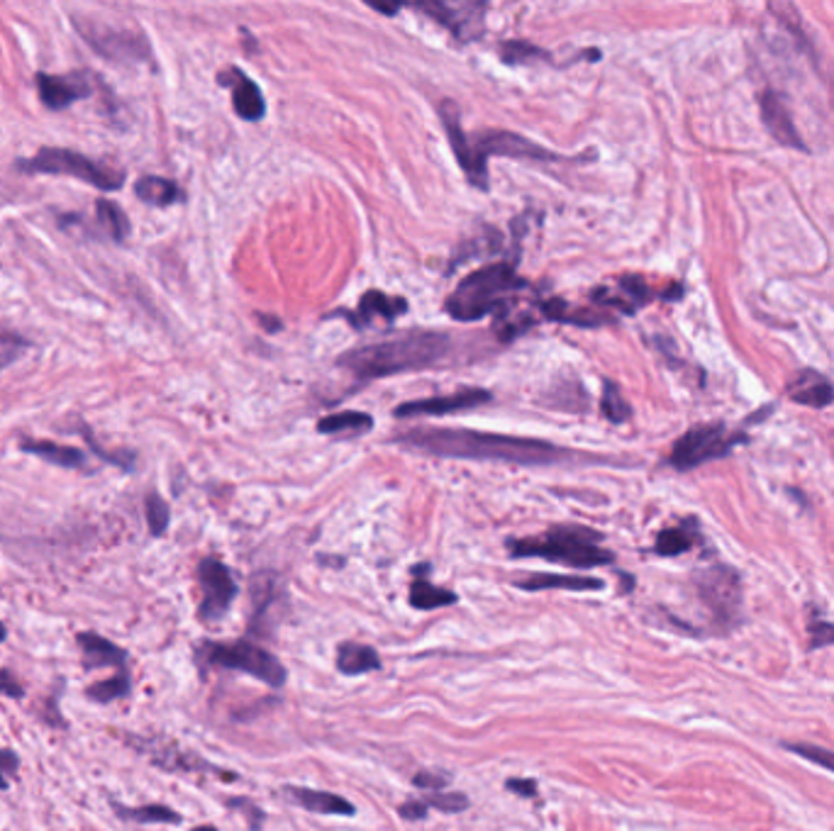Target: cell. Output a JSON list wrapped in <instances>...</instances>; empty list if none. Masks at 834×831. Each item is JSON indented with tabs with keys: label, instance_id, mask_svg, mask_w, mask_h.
Listing matches in <instances>:
<instances>
[{
	"label": "cell",
	"instance_id": "obj_43",
	"mask_svg": "<svg viewBox=\"0 0 834 831\" xmlns=\"http://www.w3.org/2000/svg\"><path fill=\"white\" fill-rule=\"evenodd\" d=\"M398 814L403 819H422L427 814V802L425 800L405 802V805L398 807Z\"/></svg>",
	"mask_w": 834,
	"mask_h": 831
},
{
	"label": "cell",
	"instance_id": "obj_35",
	"mask_svg": "<svg viewBox=\"0 0 834 831\" xmlns=\"http://www.w3.org/2000/svg\"><path fill=\"white\" fill-rule=\"evenodd\" d=\"M500 54L508 64H525V61H532L535 57H547L542 49H537L535 44L520 42V39H513V42H505L500 47Z\"/></svg>",
	"mask_w": 834,
	"mask_h": 831
},
{
	"label": "cell",
	"instance_id": "obj_22",
	"mask_svg": "<svg viewBox=\"0 0 834 831\" xmlns=\"http://www.w3.org/2000/svg\"><path fill=\"white\" fill-rule=\"evenodd\" d=\"M522 590H600L603 580L588 576H554V573H532V576L517 580Z\"/></svg>",
	"mask_w": 834,
	"mask_h": 831
},
{
	"label": "cell",
	"instance_id": "obj_7",
	"mask_svg": "<svg viewBox=\"0 0 834 831\" xmlns=\"http://www.w3.org/2000/svg\"><path fill=\"white\" fill-rule=\"evenodd\" d=\"M20 166L25 171H40V174L74 176L79 178V181H86L91 183V186L100 188V191H118L122 183H125V174H122L120 169H113V166L108 164H98V161H91L88 156L71 152V149L47 147L32 156L30 161H22Z\"/></svg>",
	"mask_w": 834,
	"mask_h": 831
},
{
	"label": "cell",
	"instance_id": "obj_1",
	"mask_svg": "<svg viewBox=\"0 0 834 831\" xmlns=\"http://www.w3.org/2000/svg\"><path fill=\"white\" fill-rule=\"evenodd\" d=\"M393 442L447 459H478V461H508V464L539 466L556 464V461L574 459L564 446H556L542 439L510 437V434L474 432V429H435L417 427L396 434Z\"/></svg>",
	"mask_w": 834,
	"mask_h": 831
},
{
	"label": "cell",
	"instance_id": "obj_17",
	"mask_svg": "<svg viewBox=\"0 0 834 831\" xmlns=\"http://www.w3.org/2000/svg\"><path fill=\"white\" fill-rule=\"evenodd\" d=\"M593 300H596L598 305H605V308H617L627 312V315H632L639 305L652 300V290H649L647 283L639 276H620L615 281L613 290H596Z\"/></svg>",
	"mask_w": 834,
	"mask_h": 831
},
{
	"label": "cell",
	"instance_id": "obj_6",
	"mask_svg": "<svg viewBox=\"0 0 834 831\" xmlns=\"http://www.w3.org/2000/svg\"><path fill=\"white\" fill-rule=\"evenodd\" d=\"M200 658L210 666L249 673V676L264 680L271 688H281L286 683V668L281 666V661L252 641H232V644L208 641L200 646Z\"/></svg>",
	"mask_w": 834,
	"mask_h": 831
},
{
	"label": "cell",
	"instance_id": "obj_26",
	"mask_svg": "<svg viewBox=\"0 0 834 831\" xmlns=\"http://www.w3.org/2000/svg\"><path fill=\"white\" fill-rule=\"evenodd\" d=\"M337 668L344 676H359V673L381 668V658L371 646L342 644L337 649Z\"/></svg>",
	"mask_w": 834,
	"mask_h": 831
},
{
	"label": "cell",
	"instance_id": "obj_15",
	"mask_svg": "<svg viewBox=\"0 0 834 831\" xmlns=\"http://www.w3.org/2000/svg\"><path fill=\"white\" fill-rule=\"evenodd\" d=\"M759 108H761V120H764V127L771 132V137H774L778 144H783V147H793V149H805L803 139H800L798 130H795L791 110H788L786 100H783L781 93H776V91L761 93Z\"/></svg>",
	"mask_w": 834,
	"mask_h": 831
},
{
	"label": "cell",
	"instance_id": "obj_14",
	"mask_svg": "<svg viewBox=\"0 0 834 831\" xmlns=\"http://www.w3.org/2000/svg\"><path fill=\"white\" fill-rule=\"evenodd\" d=\"M478 152L488 159V154H500V156H513V159H539V161H556L564 159V156L549 152V149L539 147V144L530 142L522 135H513V132H486L476 139Z\"/></svg>",
	"mask_w": 834,
	"mask_h": 831
},
{
	"label": "cell",
	"instance_id": "obj_16",
	"mask_svg": "<svg viewBox=\"0 0 834 831\" xmlns=\"http://www.w3.org/2000/svg\"><path fill=\"white\" fill-rule=\"evenodd\" d=\"M37 88H40L42 103L52 110L69 108L76 100L86 98L91 93V86L83 76H52V74H37Z\"/></svg>",
	"mask_w": 834,
	"mask_h": 831
},
{
	"label": "cell",
	"instance_id": "obj_32",
	"mask_svg": "<svg viewBox=\"0 0 834 831\" xmlns=\"http://www.w3.org/2000/svg\"><path fill=\"white\" fill-rule=\"evenodd\" d=\"M130 690H132L130 673H115L113 678L100 680V683L91 685L86 693L91 700H96V702H113V700H122V697L130 695Z\"/></svg>",
	"mask_w": 834,
	"mask_h": 831
},
{
	"label": "cell",
	"instance_id": "obj_39",
	"mask_svg": "<svg viewBox=\"0 0 834 831\" xmlns=\"http://www.w3.org/2000/svg\"><path fill=\"white\" fill-rule=\"evenodd\" d=\"M427 807H437V810L442 812H464L466 807H469V797L461 795V793H437V795H430L427 797Z\"/></svg>",
	"mask_w": 834,
	"mask_h": 831
},
{
	"label": "cell",
	"instance_id": "obj_4",
	"mask_svg": "<svg viewBox=\"0 0 834 831\" xmlns=\"http://www.w3.org/2000/svg\"><path fill=\"white\" fill-rule=\"evenodd\" d=\"M510 554L517 559H539L566 563L574 568H593L605 566L615 559L608 549L600 546V534L588 527H578V524H566V527H554L549 532L539 534V537L527 539H510L508 542Z\"/></svg>",
	"mask_w": 834,
	"mask_h": 831
},
{
	"label": "cell",
	"instance_id": "obj_38",
	"mask_svg": "<svg viewBox=\"0 0 834 831\" xmlns=\"http://www.w3.org/2000/svg\"><path fill=\"white\" fill-rule=\"evenodd\" d=\"M27 349V342L13 332H0V368L13 364L22 351Z\"/></svg>",
	"mask_w": 834,
	"mask_h": 831
},
{
	"label": "cell",
	"instance_id": "obj_29",
	"mask_svg": "<svg viewBox=\"0 0 834 831\" xmlns=\"http://www.w3.org/2000/svg\"><path fill=\"white\" fill-rule=\"evenodd\" d=\"M457 602V595L452 590H444L432 585L430 580L417 576L410 585V605L417 607V610H435V607L454 605Z\"/></svg>",
	"mask_w": 834,
	"mask_h": 831
},
{
	"label": "cell",
	"instance_id": "obj_18",
	"mask_svg": "<svg viewBox=\"0 0 834 831\" xmlns=\"http://www.w3.org/2000/svg\"><path fill=\"white\" fill-rule=\"evenodd\" d=\"M83 651V663L86 668H115L118 673H127V651L120 649L110 639L100 637L96 632H81L76 634Z\"/></svg>",
	"mask_w": 834,
	"mask_h": 831
},
{
	"label": "cell",
	"instance_id": "obj_25",
	"mask_svg": "<svg viewBox=\"0 0 834 831\" xmlns=\"http://www.w3.org/2000/svg\"><path fill=\"white\" fill-rule=\"evenodd\" d=\"M22 451L27 454H35L40 459L49 461V464H57L64 468H86L88 461L83 456L81 449H74V446H61L54 442H32V439H22Z\"/></svg>",
	"mask_w": 834,
	"mask_h": 831
},
{
	"label": "cell",
	"instance_id": "obj_3",
	"mask_svg": "<svg viewBox=\"0 0 834 831\" xmlns=\"http://www.w3.org/2000/svg\"><path fill=\"white\" fill-rule=\"evenodd\" d=\"M527 283L517 276L510 264L483 266L464 278L454 293L449 295L444 308L459 322H476L488 317L491 312L503 310L508 300L517 295V290Z\"/></svg>",
	"mask_w": 834,
	"mask_h": 831
},
{
	"label": "cell",
	"instance_id": "obj_45",
	"mask_svg": "<svg viewBox=\"0 0 834 831\" xmlns=\"http://www.w3.org/2000/svg\"><path fill=\"white\" fill-rule=\"evenodd\" d=\"M5 634H8V632H5V624L0 622V641H5Z\"/></svg>",
	"mask_w": 834,
	"mask_h": 831
},
{
	"label": "cell",
	"instance_id": "obj_31",
	"mask_svg": "<svg viewBox=\"0 0 834 831\" xmlns=\"http://www.w3.org/2000/svg\"><path fill=\"white\" fill-rule=\"evenodd\" d=\"M96 217L98 225L103 227L105 234H108L110 239H115V242H122V239L130 234V220H127L125 210H122L118 203H113V200L100 198L96 203Z\"/></svg>",
	"mask_w": 834,
	"mask_h": 831
},
{
	"label": "cell",
	"instance_id": "obj_46",
	"mask_svg": "<svg viewBox=\"0 0 834 831\" xmlns=\"http://www.w3.org/2000/svg\"><path fill=\"white\" fill-rule=\"evenodd\" d=\"M193 831H215L213 827H198V829H193Z\"/></svg>",
	"mask_w": 834,
	"mask_h": 831
},
{
	"label": "cell",
	"instance_id": "obj_9",
	"mask_svg": "<svg viewBox=\"0 0 834 831\" xmlns=\"http://www.w3.org/2000/svg\"><path fill=\"white\" fill-rule=\"evenodd\" d=\"M74 25L79 27V32L96 49L98 54H103L105 59L110 61H147L149 59V47L144 42V37L132 35V32L125 30H113V27H105L103 22L98 20H86V18H74Z\"/></svg>",
	"mask_w": 834,
	"mask_h": 831
},
{
	"label": "cell",
	"instance_id": "obj_36",
	"mask_svg": "<svg viewBox=\"0 0 834 831\" xmlns=\"http://www.w3.org/2000/svg\"><path fill=\"white\" fill-rule=\"evenodd\" d=\"M788 751L798 754L800 758H808L810 763H817V766L827 768V771L834 773V751L822 749V746L815 744H783Z\"/></svg>",
	"mask_w": 834,
	"mask_h": 831
},
{
	"label": "cell",
	"instance_id": "obj_40",
	"mask_svg": "<svg viewBox=\"0 0 834 831\" xmlns=\"http://www.w3.org/2000/svg\"><path fill=\"white\" fill-rule=\"evenodd\" d=\"M20 758L10 749H0V790H8L10 780L18 775Z\"/></svg>",
	"mask_w": 834,
	"mask_h": 831
},
{
	"label": "cell",
	"instance_id": "obj_27",
	"mask_svg": "<svg viewBox=\"0 0 834 831\" xmlns=\"http://www.w3.org/2000/svg\"><path fill=\"white\" fill-rule=\"evenodd\" d=\"M135 193L142 203L154 205V208H166L181 200V191L174 181L161 176H142L135 183Z\"/></svg>",
	"mask_w": 834,
	"mask_h": 831
},
{
	"label": "cell",
	"instance_id": "obj_30",
	"mask_svg": "<svg viewBox=\"0 0 834 831\" xmlns=\"http://www.w3.org/2000/svg\"><path fill=\"white\" fill-rule=\"evenodd\" d=\"M113 810L118 817L127 819V822H139V824H154V822H166V824H179L181 814L174 812L166 805H144V807H125L120 802H113Z\"/></svg>",
	"mask_w": 834,
	"mask_h": 831
},
{
	"label": "cell",
	"instance_id": "obj_41",
	"mask_svg": "<svg viewBox=\"0 0 834 831\" xmlns=\"http://www.w3.org/2000/svg\"><path fill=\"white\" fill-rule=\"evenodd\" d=\"M413 783L422 790H442L444 785L449 783V775L435 773V771H422L413 778Z\"/></svg>",
	"mask_w": 834,
	"mask_h": 831
},
{
	"label": "cell",
	"instance_id": "obj_19",
	"mask_svg": "<svg viewBox=\"0 0 834 831\" xmlns=\"http://www.w3.org/2000/svg\"><path fill=\"white\" fill-rule=\"evenodd\" d=\"M788 398L793 400V403H800V405H808V407H827L832 405L834 400V388L832 383L827 381L822 373L813 371V368H805V371H800L798 376L793 378L791 383H788Z\"/></svg>",
	"mask_w": 834,
	"mask_h": 831
},
{
	"label": "cell",
	"instance_id": "obj_23",
	"mask_svg": "<svg viewBox=\"0 0 834 831\" xmlns=\"http://www.w3.org/2000/svg\"><path fill=\"white\" fill-rule=\"evenodd\" d=\"M288 795L303 805L305 810L320 812V814H344V817H352L354 807L352 802H347L344 797L325 793V790H308V788H288Z\"/></svg>",
	"mask_w": 834,
	"mask_h": 831
},
{
	"label": "cell",
	"instance_id": "obj_5",
	"mask_svg": "<svg viewBox=\"0 0 834 831\" xmlns=\"http://www.w3.org/2000/svg\"><path fill=\"white\" fill-rule=\"evenodd\" d=\"M698 598L708 607L715 632H732L742 612V576L732 566L715 563L693 578Z\"/></svg>",
	"mask_w": 834,
	"mask_h": 831
},
{
	"label": "cell",
	"instance_id": "obj_42",
	"mask_svg": "<svg viewBox=\"0 0 834 831\" xmlns=\"http://www.w3.org/2000/svg\"><path fill=\"white\" fill-rule=\"evenodd\" d=\"M0 693L8 695V697H22V685L18 683V678L13 676L10 671H0Z\"/></svg>",
	"mask_w": 834,
	"mask_h": 831
},
{
	"label": "cell",
	"instance_id": "obj_21",
	"mask_svg": "<svg viewBox=\"0 0 834 831\" xmlns=\"http://www.w3.org/2000/svg\"><path fill=\"white\" fill-rule=\"evenodd\" d=\"M405 308H408V303H405L403 298H391V295L381 293V290H369V293L361 298L359 312H357V317H354V325L366 327L378 320L391 322V320H396L398 315H403Z\"/></svg>",
	"mask_w": 834,
	"mask_h": 831
},
{
	"label": "cell",
	"instance_id": "obj_24",
	"mask_svg": "<svg viewBox=\"0 0 834 831\" xmlns=\"http://www.w3.org/2000/svg\"><path fill=\"white\" fill-rule=\"evenodd\" d=\"M374 427V420L366 412L347 410V412H335V415L322 417L318 422L320 434H332V437H357V434H366Z\"/></svg>",
	"mask_w": 834,
	"mask_h": 831
},
{
	"label": "cell",
	"instance_id": "obj_34",
	"mask_svg": "<svg viewBox=\"0 0 834 831\" xmlns=\"http://www.w3.org/2000/svg\"><path fill=\"white\" fill-rule=\"evenodd\" d=\"M169 517H171L169 505H166L157 493H149L147 495V522H149V532H152L154 537H161V534L166 532V527H169Z\"/></svg>",
	"mask_w": 834,
	"mask_h": 831
},
{
	"label": "cell",
	"instance_id": "obj_2",
	"mask_svg": "<svg viewBox=\"0 0 834 831\" xmlns=\"http://www.w3.org/2000/svg\"><path fill=\"white\" fill-rule=\"evenodd\" d=\"M449 347H452V339L447 334L430 332V329H410L398 337L347 351L337 364L364 381H374V378L398 376V373L420 371V368L437 364Z\"/></svg>",
	"mask_w": 834,
	"mask_h": 831
},
{
	"label": "cell",
	"instance_id": "obj_8",
	"mask_svg": "<svg viewBox=\"0 0 834 831\" xmlns=\"http://www.w3.org/2000/svg\"><path fill=\"white\" fill-rule=\"evenodd\" d=\"M739 442V434H732L725 425H698L688 429L671 449V466L678 471H691L708 461L730 454V449Z\"/></svg>",
	"mask_w": 834,
	"mask_h": 831
},
{
	"label": "cell",
	"instance_id": "obj_44",
	"mask_svg": "<svg viewBox=\"0 0 834 831\" xmlns=\"http://www.w3.org/2000/svg\"><path fill=\"white\" fill-rule=\"evenodd\" d=\"M505 788H508L510 793L525 795V797H535L537 795L535 780H508V783H505Z\"/></svg>",
	"mask_w": 834,
	"mask_h": 831
},
{
	"label": "cell",
	"instance_id": "obj_37",
	"mask_svg": "<svg viewBox=\"0 0 834 831\" xmlns=\"http://www.w3.org/2000/svg\"><path fill=\"white\" fill-rule=\"evenodd\" d=\"M808 634H810V649H825V646H834V624L822 619L820 615H813L808 622Z\"/></svg>",
	"mask_w": 834,
	"mask_h": 831
},
{
	"label": "cell",
	"instance_id": "obj_28",
	"mask_svg": "<svg viewBox=\"0 0 834 831\" xmlns=\"http://www.w3.org/2000/svg\"><path fill=\"white\" fill-rule=\"evenodd\" d=\"M695 542H698V529H695V522L678 524V527H669L656 537L654 551L659 556H678L691 551Z\"/></svg>",
	"mask_w": 834,
	"mask_h": 831
},
{
	"label": "cell",
	"instance_id": "obj_13",
	"mask_svg": "<svg viewBox=\"0 0 834 831\" xmlns=\"http://www.w3.org/2000/svg\"><path fill=\"white\" fill-rule=\"evenodd\" d=\"M491 403V393L481 388H466L452 395H437V398L413 400L396 407V417H422V415H452V412L471 410V407Z\"/></svg>",
	"mask_w": 834,
	"mask_h": 831
},
{
	"label": "cell",
	"instance_id": "obj_33",
	"mask_svg": "<svg viewBox=\"0 0 834 831\" xmlns=\"http://www.w3.org/2000/svg\"><path fill=\"white\" fill-rule=\"evenodd\" d=\"M600 407H603V415L608 417L610 422H615V425H622V422L630 420V415H632V407L627 405L625 398H622L620 388H617L615 383H610V381L605 383Z\"/></svg>",
	"mask_w": 834,
	"mask_h": 831
},
{
	"label": "cell",
	"instance_id": "obj_11",
	"mask_svg": "<svg viewBox=\"0 0 834 831\" xmlns=\"http://www.w3.org/2000/svg\"><path fill=\"white\" fill-rule=\"evenodd\" d=\"M198 580L203 588V602H200V619L215 622L230 610L232 600L237 598V583L230 568L218 559H203L198 566Z\"/></svg>",
	"mask_w": 834,
	"mask_h": 831
},
{
	"label": "cell",
	"instance_id": "obj_12",
	"mask_svg": "<svg viewBox=\"0 0 834 831\" xmlns=\"http://www.w3.org/2000/svg\"><path fill=\"white\" fill-rule=\"evenodd\" d=\"M413 8L430 15L442 27H447L461 42H471V39H476L483 32V10H486V5L481 3H420L413 5Z\"/></svg>",
	"mask_w": 834,
	"mask_h": 831
},
{
	"label": "cell",
	"instance_id": "obj_20",
	"mask_svg": "<svg viewBox=\"0 0 834 831\" xmlns=\"http://www.w3.org/2000/svg\"><path fill=\"white\" fill-rule=\"evenodd\" d=\"M230 76L232 78L220 74V83H230L232 86V105H235V113L242 117V120L249 122L261 120L266 113V105L257 83L237 69H232Z\"/></svg>",
	"mask_w": 834,
	"mask_h": 831
},
{
	"label": "cell",
	"instance_id": "obj_10",
	"mask_svg": "<svg viewBox=\"0 0 834 831\" xmlns=\"http://www.w3.org/2000/svg\"><path fill=\"white\" fill-rule=\"evenodd\" d=\"M439 115H442L444 132H447L449 144H452L454 156H457L459 166L464 169V174L469 176V181L478 188H488V159L478 152V144L461 127L459 108L452 103V100H444L439 105Z\"/></svg>",
	"mask_w": 834,
	"mask_h": 831
}]
</instances>
